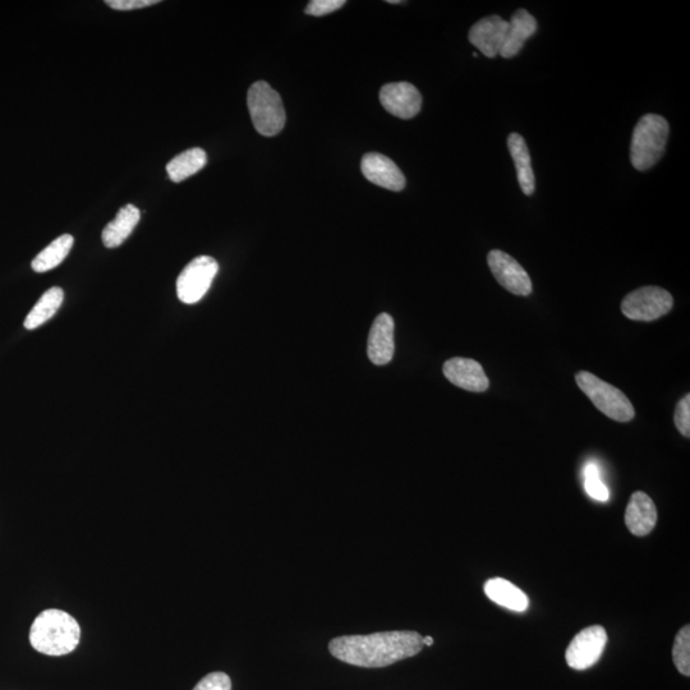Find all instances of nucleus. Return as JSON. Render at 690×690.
Wrapping results in <instances>:
<instances>
[{
  "instance_id": "17",
  "label": "nucleus",
  "mask_w": 690,
  "mask_h": 690,
  "mask_svg": "<svg viewBox=\"0 0 690 690\" xmlns=\"http://www.w3.org/2000/svg\"><path fill=\"white\" fill-rule=\"evenodd\" d=\"M141 213L138 207L132 204L123 206L117 216L104 228L101 239L107 248H117L131 236L133 229L140 222Z\"/></svg>"
},
{
  "instance_id": "11",
  "label": "nucleus",
  "mask_w": 690,
  "mask_h": 690,
  "mask_svg": "<svg viewBox=\"0 0 690 690\" xmlns=\"http://www.w3.org/2000/svg\"><path fill=\"white\" fill-rule=\"evenodd\" d=\"M509 22L500 16H487L475 23L469 31L468 40L487 58H495L503 48Z\"/></svg>"
},
{
  "instance_id": "28",
  "label": "nucleus",
  "mask_w": 690,
  "mask_h": 690,
  "mask_svg": "<svg viewBox=\"0 0 690 690\" xmlns=\"http://www.w3.org/2000/svg\"><path fill=\"white\" fill-rule=\"evenodd\" d=\"M105 3L115 11H133V9L154 6L159 2L158 0H107Z\"/></svg>"
},
{
  "instance_id": "19",
  "label": "nucleus",
  "mask_w": 690,
  "mask_h": 690,
  "mask_svg": "<svg viewBox=\"0 0 690 690\" xmlns=\"http://www.w3.org/2000/svg\"><path fill=\"white\" fill-rule=\"evenodd\" d=\"M485 593L492 602L505 609L517 611V613H523L528 609L529 600L526 593L506 579H490L485 584Z\"/></svg>"
},
{
  "instance_id": "12",
  "label": "nucleus",
  "mask_w": 690,
  "mask_h": 690,
  "mask_svg": "<svg viewBox=\"0 0 690 690\" xmlns=\"http://www.w3.org/2000/svg\"><path fill=\"white\" fill-rule=\"evenodd\" d=\"M361 169L367 181L385 190L399 192L406 187V177L402 170L388 156L377 153L366 154L363 156Z\"/></svg>"
},
{
  "instance_id": "2",
  "label": "nucleus",
  "mask_w": 690,
  "mask_h": 690,
  "mask_svg": "<svg viewBox=\"0 0 690 690\" xmlns=\"http://www.w3.org/2000/svg\"><path fill=\"white\" fill-rule=\"evenodd\" d=\"M81 628L66 611L44 610L30 629V643L34 650L46 656H64L76 650Z\"/></svg>"
},
{
  "instance_id": "26",
  "label": "nucleus",
  "mask_w": 690,
  "mask_h": 690,
  "mask_svg": "<svg viewBox=\"0 0 690 690\" xmlns=\"http://www.w3.org/2000/svg\"><path fill=\"white\" fill-rule=\"evenodd\" d=\"M193 690H232V680L227 674L216 671V673L207 674Z\"/></svg>"
},
{
  "instance_id": "4",
  "label": "nucleus",
  "mask_w": 690,
  "mask_h": 690,
  "mask_svg": "<svg viewBox=\"0 0 690 690\" xmlns=\"http://www.w3.org/2000/svg\"><path fill=\"white\" fill-rule=\"evenodd\" d=\"M247 105L253 127L260 135L273 137L279 135L285 126V110L282 98L268 82H255L248 90Z\"/></svg>"
},
{
  "instance_id": "14",
  "label": "nucleus",
  "mask_w": 690,
  "mask_h": 690,
  "mask_svg": "<svg viewBox=\"0 0 690 690\" xmlns=\"http://www.w3.org/2000/svg\"><path fill=\"white\" fill-rule=\"evenodd\" d=\"M394 320L389 314L376 317L368 337V357L377 366L388 365L395 352Z\"/></svg>"
},
{
  "instance_id": "10",
  "label": "nucleus",
  "mask_w": 690,
  "mask_h": 690,
  "mask_svg": "<svg viewBox=\"0 0 690 690\" xmlns=\"http://www.w3.org/2000/svg\"><path fill=\"white\" fill-rule=\"evenodd\" d=\"M380 101L386 112L400 119H412L421 112L422 96L409 82L385 85L380 91Z\"/></svg>"
},
{
  "instance_id": "23",
  "label": "nucleus",
  "mask_w": 690,
  "mask_h": 690,
  "mask_svg": "<svg viewBox=\"0 0 690 690\" xmlns=\"http://www.w3.org/2000/svg\"><path fill=\"white\" fill-rule=\"evenodd\" d=\"M673 661L676 669L684 676H690V627L685 625L676 634L673 647Z\"/></svg>"
},
{
  "instance_id": "16",
  "label": "nucleus",
  "mask_w": 690,
  "mask_h": 690,
  "mask_svg": "<svg viewBox=\"0 0 690 690\" xmlns=\"http://www.w3.org/2000/svg\"><path fill=\"white\" fill-rule=\"evenodd\" d=\"M537 27L536 18L531 13L526 9H518L509 21L508 34L500 50L501 57L510 59L521 52L524 43L536 34Z\"/></svg>"
},
{
  "instance_id": "9",
  "label": "nucleus",
  "mask_w": 690,
  "mask_h": 690,
  "mask_svg": "<svg viewBox=\"0 0 690 690\" xmlns=\"http://www.w3.org/2000/svg\"><path fill=\"white\" fill-rule=\"evenodd\" d=\"M487 264L492 275L506 291L515 296H529L532 293V282L527 271L508 253L500 250L491 251L487 256Z\"/></svg>"
},
{
  "instance_id": "24",
  "label": "nucleus",
  "mask_w": 690,
  "mask_h": 690,
  "mask_svg": "<svg viewBox=\"0 0 690 690\" xmlns=\"http://www.w3.org/2000/svg\"><path fill=\"white\" fill-rule=\"evenodd\" d=\"M584 490L597 501H607L610 498V491L601 480L600 468L595 463H588L584 467Z\"/></svg>"
},
{
  "instance_id": "20",
  "label": "nucleus",
  "mask_w": 690,
  "mask_h": 690,
  "mask_svg": "<svg viewBox=\"0 0 690 690\" xmlns=\"http://www.w3.org/2000/svg\"><path fill=\"white\" fill-rule=\"evenodd\" d=\"M207 164V155L200 147L183 151L182 154L169 161L167 173L174 183L186 181L195 176Z\"/></svg>"
},
{
  "instance_id": "18",
  "label": "nucleus",
  "mask_w": 690,
  "mask_h": 690,
  "mask_svg": "<svg viewBox=\"0 0 690 690\" xmlns=\"http://www.w3.org/2000/svg\"><path fill=\"white\" fill-rule=\"evenodd\" d=\"M508 147L514 160L515 170H517L519 187L524 195L532 196L536 188L535 173H533L531 155H529L526 141L518 133H512L508 137Z\"/></svg>"
},
{
  "instance_id": "22",
  "label": "nucleus",
  "mask_w": 690,
  "mask_h": 690,
  "mask_svg": "<svg viewBox=\"0 0 690 690\" xmlns=\"http://www.w3.org/2000/svg\"><path fill=\"white\" fill-rule=\"evenodd\" d=\"M63 299L64 292L62 288L53 287L46 291L34 308H32L30 314L27 315L25 328L27 330L38 329L39 326L52 319L57 314L59 308H61Z\"/></svg>"
},
{
  "instance_id": "25",
  "label": "nucleus",
  "mask_w": 690,
  "mask_h": 690,
  "mask_svg": "<svg viewBox=\"0 0 690 690\" xmlns=\"http://www.w3.org/2000/svg\"><path fill=\"white\" fill-rule=\"evenodd\" d=\"M674 422L676 429L683 436L690 437V395L687 394L680 400L675 409Z\"/></svg>"
},
{
  "instance_id": "6",
  "label": "nucleus",
  "mask_w": 690,
  "mask_h": 690,
  "mask_svg": "<svg viewBox=\"0 0 690 690\" xmlns=\"http://www.w3.org/2000/svg\"><path fill=\"white\" fill-rule=\"evenodd\" d=\"M674 299L665 289L643 287L629 293L621 302V311L630 320L655 321L669 314Z\"/></svg>"
},
{
  "instance_id": "30",
  "label": "nucleus",
  "mask_w": 690,
  "mask_h": 690,
  "mask_svg": "<svg viewBox=\"0 0 690 690\" xmlns=\"http://www.w3.org/2000/svg\"><path fill=\"white\" fill-rule=\"evenodd\" d=\"M388 3L390 4H400L402 2H399V0H388Z\"/></svg>"
},
{
  "instance_id": "13",
  "label": "nucleus",
  "mask_w": 690,
  "mask_h": 690,
  "mask_svg": "<svg viewBox=\"0 0 690 690\" xmlns=\"http://www.w3.org/2000/svg\"><path fill=\"white\" fill-rule=\"evenodd\" d=\"M446 379L460 389L483 393L489 389L490 381L483 367L471 358L455 357L446 361L444 368Z\"/></svg>"
},
{
  "instance_id": "27",
  "label": "nucleus",
  "mask_w": 690,
  "mask_h": 690,
  "mask_svg": "<svg viewBox=\"0 0 690 690\" xmlns=\"http://www.w3.org/2000/svg\"><path fill=\"white\" fill-rule=\"evenodd\" d=\"M344 0H312L305 9L307 15L322 17L338 11L344 6Z\"/></svg>"
},
{
  "instance_id": "29",
  "label": "nucleus",
  "mask_w": 690,
  "mask_h": 690,
  "mask_svg": "<svg viewBox=\"0 0 690 690\" xmlns=\"http://www.w3.org/2000/svg\"><path fill=\"white\" fill-rule=\"evenodd\" d=\"M423 644H425V646H429V647L432 646V644H434V638L423 637Z\"/></svg>"
},
{
  "instance_id": "3",
  "label": "nucleus",
  "mask_w": 690,
  "mask_h": 690,
  "mask_svg": "<svg viewBox=\"0 0 690 690\" xmlns=\"http://www.w3.org/2000/svg\"><path fill=\"white\" fill-rule=\"evenodd\" d=\"M670 127L665 118L657 114L644 115L633 131L630 161L639 172L651 169L665 153Z\"/></svg>"
},
{
  "instance_id": "7",
  "label": "nucleus",
  "mask_w": 690,
  "mask_h": 690,
  "mask_svg": "<svg viewBox=\"0 0 690 690\" xmlns=\"http://www.w3.org/2000/svg\"><path fill=\"white\" fill-rule=\"evenodd\" d=\"M219 265L213 257L200 256L183 269L177 279V296L186 305H195L209 292L218 274Z\"/></svg>"
},
{
  "instance_id": "1",
  "label": "nucleus",
  "mask_w": 690,
  "mask_h": 690,
  "mask_svg": "<svg viewBox=\"0 0 690 690\" xmlns=\"http://www.w3.org/2000/svg\"><path fill=\"white\" fill-rule=\"evenodd\" d=\"M425 647L420 633L411 630H394L366 634V636H343L329 643L331 655L345 664L380 669L395 662L417 656Z\"/></svg>"
},
{
  "instance_id": "15",
  "label": "nucleus",
  "mask_w": 690,
  "mask_h": 690,
  "mask_svg": "<svg viewBox=\"0 0 690 690\" xmlns=\"http://www.w3.org/2000/svg\"><path fill=\"white\" fill-rule=\"evenodd\" d=\"M657 523V509L653 500L642 491L634 492L625 512V524L637 537L650 535Z\"/></svg>"
},
{
  "instance_id": "5",
  "label": "nucleus",
  "mask_w": 690,
  "mask_h": 690,
  "mask_svg": "<svg viewBox=\"0 0 690 690\" xmlns=\"http://www.w3.org/2000/svg\"><path fill=\"white\" fill-rule=\"evenodd\" d=\"M575 381L579 389L591 399L593 406L611 420L629 422L636 416L632 402L614 385L605 383L600 377L587 371L578 372Z\"/></svg>"
},
{
  "instance_id": "21",
  "label": "nucleus",
  "mask_w": 690,
  "mask_h": 690,
  "mask_svg": "<svg viewBox=\"0 0 690 690\" xmlns=\"http://www.w3.org/2000/svg\"><path fill=\"white\" fill-rule=\"evenodd\" d=\"M75 239L71 234H62L39 253L31 262L32 270L36 273H46L61 265L72 250Z\"/></svg>"
},
{
  "instance_id": "8",
  "label": "nucleus",
  "mask_w": 690,
  "mask_h": 690,
  "mask_svg": "<svg viewBox=\"0 0 690 690\" xmlns=\"http://www.w3.org/2000/svg\"><path fill=\"white\" fill-rule=\"evenodd\" d=\"M607 643V633L601 625L583 629L570 642L565 660L569 667L582 671L590 669L601 659Z\"/></svg>"
}]
</instances>
